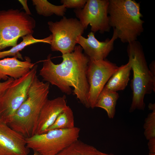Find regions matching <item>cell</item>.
I'll return each mask as SVG.
<instances>
[{
    "instance_id": "15",
    "label": "cell",
    "mask_w": 155,
    "mask_h": 155,
    "mask_svg": "<svg viewBox=\"0 0 155 155\" xmlns=\"http://www.w3.org/2000/svg\"><path fill=\"white\" fill-rule=\"evenodd\" d=\"M131 70V64L129 61L126 64L119 67L117 70L111 77L102 91L117 92L125 89L129 80Z\"/></svg>"
},
{
    "instance_id": "5",
    "label": "cell",
    "mask_w": 155,
    "mask_h": 155,
    "mask_svg": "<svg viewBox=\"0 0 155 155\" xmlns=\"http://www.w3.org/2000/svg\"><path fill=\"white\" fill-rule=\"evenodd\" d=\"M35 19L17 9L0 11V51L16 45L20 37L32 34L36 27Z\"/></svg>"
},
{
    "instance_id": "20",
    "label": "cell",
    "mask_w": 155,
    "mask_h": 155,
    "mask_svg": "<svg viewBox=\"0 0 155 155\" xmlns=\"http://www.w3.org/2000/svg\"><path fill=\"white\" fill-rule=\"evenodd\" d=\"M75 127L73 112L68 106L59 115L54 123L47 130L49 131L56 129H66Z\"/></svg>"
},
{
    "instance_id": "14",
    "label": "cell",
    "mask_w": 155,
    "mask_h": 155,
    "mask_svg": "<svg viewBox=\"0 0 155 155\" xmlns=\"http://www.w3.org/2000/svg\"><path fill=\"white\" fill-rule=\"evenodd\" d=\"M24 61L16 57L7 58L0 60V80H7L9 76L16 79L26 74L34 67L35 63L30 58L26 57Z\"/></svg>"
},
{
    "instance_id": "18",
    "label": "cell",
    "mask_w": 155,
    "mask_h": 155,
    "mask_svg": "<svg viewBox=\"0 0 155 155\" xmlns=\"http://www.w3.org/2000/svg\"><path fill=\"white\" fill-rule=\"evenodd\" d=\"M100 152L94 147L78 140L56 155H100Z\"/></svg>"
},
{
    "instance_id": "16",
    "label": "cell",
    "mask_w": 155,
    "mask_h": 155,
    "mask_svg": "<svg viewBox=\"0 0 155 155\" xmlns=\"http://www.w3.org/2000/svg\"><path fill=\"white\" fill-rule=\"evenodd\" d=\"M22 41L19 44L12 47L10 49L2 51H0V59L5 57L12 56L23 60L20 51L28 46L37 43H44L51 44L52 38L51 34L49 36L42 39L35 38L32 34H29L22 37Z\"/></svg>"
},
{
    "instance_id": "19",
    "label": "cell",
    "mask_w": 155,
    "mask_h": 155,
    "mask_svg": "<svg viewBox=\"0 0 155 155\" xmlns=\"http://www.w3.org/2000/svg\"><path fill=\"white\" fill-rule=\"evenodd\" d=\"M37 13L39 15L45 17L53 14L63 16L66 10L65 6L54 5L46 0H32Z\"/></svg>"
},
{
    "instance_id": "4",
    "label": "cell",
    "mask_w": 155,
    "mask_h": 155,
    "mask_svg": "<svg viewBox=\"0 0 155 155\" xmlns=\"http://www.w3.org/2000/svg\"><path fill=\"white\" fill-rule=\"evenodd\" d=\"M128 44L127 52L133 73L131 83L133 96L129 109L131 113L137 109H144L145 96L155 91V75L148 66L140 43L137 40Z\"/></svg>"
},
{
    "instance_id": "1",
    "label": "cell",
    "mask_w": 155,
    "mask_h": 155,
    "mask_svg": "<svg viewBox=\"0 0 155 155\" xmlns=\"http://www.w3.org/2000/svg\"><path fill=\"white\" fill-rule=\"evenodd\" d=\"M83 50L80 45L76 46L72 52L62 55V61L57 64L52 61L49 54L44 61L39 74L44 81L67 94H71V87L73 88L77 98L86 107L90 108L87 74L90 59Z\"/></svg>"
},
{
    "instance_id": "6",
    "label": "cell",
    "mask_w": 155,
    "mask_h": 155,
    "mask_svg": "<svg viewBox=\"0 0 155 155\" xmlns=\"http://www.w3.org/2000/svg\"><path fill=\"white\" fill-rule=\"evenodd\" d=\"M80 129H56L26 138L27 147L42 155H56L78 140Z\"/></svg>"
},
{
    "instance_id": "27",
    "label": "cell",
    "mask_w": 155,
    "mask_h": 155,
    "mask_svg": "<svg viewBox=\"0 0 155 155\" xmlns=\"http://www.w3.org/2000/svg\"><path fill=\"white\" fill-rule=\"evenodd\" d=\"M33 155H42L36 152H34Z\"/></svg>"
},
{
    "instance_id": "17",
    "label": "cell",
    "mask_w": 155,
    "mask_h": 155,
    "mask_svg": "<svg viewBox=\"0 0 155 155\" xmlns=\"http://www.w3.org/2000/svg\"><path fill=\"white\" fill-rule=\"evenodd\" d=\"M119 97L117 92L102 91L97 98L95 107L104 109L106 111L108 117L113 119L115 115L117 102Z\"/></svg>"
},
{
    "instance_id": "10",
    "label": "cell",
    "mask_w": 155,
    "mask_h": 155,
    "mask_svg": "<svg viewBox=\"0 0 155 155\" xmlns=\"http://www.w3.org/2000/svg\"><path fill=\"white\" fill-rule=\"evenodd\" d=\"M118 68L116 64L106 59H90L87 74L89 86L88 101L90 108H95L98 96Z\"/></svg>"
},
{
    "instance_id": "25",
    "label": "cell",
    "mask_w": 155,
    "mask_h": 155,
    "mask_svg": "<svg viewBox=\"0 0 155 155\" xmlns=\"http://www.w3.org/2000/svg\"><path fill=\"white\" fill-rule=\"evenodd\" d=\"M18 1L22 5L23 9L25 10V12L27 14L30 15L31 14V13L27 5V0H19Z\"/></svg>"
},
{
    "instance_id": "12",
    "label": "cell",
    "mask_w": 155,
    "mask_h": 155,
    "mask_svg": "<svg viewBox=\"0 0 155 155\" xmlns=\"http://www.w3.org/2000/svg\"><path fill=\"white\" fill-rule=\"evenodd\" d=\"M118 38L116 32L113 31L111 39L100 41L95 37L94 34L91 32L86 38L82 35L79 36L77 43L82 48L86 55L90 60H99L106 59L114 48L115 40Z\"/></svg>"
},
{
    "instance_id": "2",
    "label": "cell",
    "mask_w": 155,
    "mask_h": 155,
    "mask_svg": "<svg viewBox=\"0 0 155 155\" xmlns=\"http://www.w3.org/2000/svg\"><path fill=\"white\" fill-rule=\"evenodd\" d=\"M50 84L40 81L36 75L29 88L27 97L8 125L26 138L35 134L40 111L48 97Z\"/></svg>"
},
{
    "instance_id": "3",
    "label": "cell",
    "mask_w": 155,
    "mask_h": 155,
    "mask_svg": "<svg viewBox=\"0 0 155 155\" xmlns=\"http://www.w3.org/2000/svg\"><path fill=\"white\" fill-rule=\"evenodd\" d=\"M110 27L123 43L137 40L144 31V21L140 3L134 0H109Z\"/></svg>"
},
{
    "instance_id": "8",
    "label": "cell",
    "mask_w": 155,
    "mask_h": 155,
    "mask_svg": "<svg viewBox=\"0 0 155 155\" xmlns=\"http://www.w3.org/2000/svg\"><path fill=\"white\" fill-rule=\"evenodd\" d=\"M48 24L52 33L51 50L59 51L62 55L73 51L78 37L82 35L85 30L76 18H67L65 16L59 21H49Z\"/></svg>"
},
{
    "instance_id": "24",
    "label": "cell",
    "mask_w": 155,
    "mask_h": 155,
    "mask_svg": "<svg viewBox=\"0 0 155 155\" xmlns=\"http://www.w3.org/2000/svg\"><path fill=\"white\" fill-rule=\"evenodd\" d=\"M148 145L149 153H155V137L148 140Z\"/></svg>"
},
{
    "instance_id": "9",
    "label": "cell",
    "mask_w": 155,
    "mask_h": 155,
    "mask_svg": "<svg viewBox=\"0 0 155 155\" xmlns=\"http://www.w3.org/2000/svg\"><path fill=\"white\" fill-rule=\"evenodd\" d=\"M109 0H87L82 9L74 10L84 29L90 25L91 32L101 34L110 31L108 9Z\"/></svg>"
},
{
    "instance_id": "28",
    "label": "cell",
    "mask_w": 155,
    "mask_h": 155,
    "mask_svg": "<svg viewBox=\"0 0 155 155\" xmlns=\"http://www.w3.org/2000/svg\"><path fill=\"white\" fill-rule=\"evenodd\" d=\"M148 155H155V153H149Z\"/></svg>"
},
{
    "instance_id": "21",
    "label": "cell",
    "mask_w": 155,
    "mask_h": 155,
    "mask_svg": "<svg viewBox=\"0 0 155 155\" xmlns=\"http://www.w3.org/2000/svg\"><path fill=\"white\" fill-rule=\"evenodd\" d=\"M149 109L152 112L149 113L145 119L143 125L144 134L146 139L148 140L155 137V104L150 103Z\"/></svg>"
},
{
    "instance_id": "23",
    "label": "cell",
    "mask_w": 155,
    "mask_h": 155,
    "mask_svg": "<svg viewBox=\"0 0 155 155\" xmlns=\"http://www.w3.org/2000/svg\"><path fill=\"white\" fill-rule=\"evenodd\" d=\"M14 80L12 78L9 77L7 80L3 82H0V96L3 94L10 86Z\"/></svg>"
},
{
    "instance_id": "11",
    "label": "cell",
    "mask_w": 155,
    "mask_h": 155,
    "mask_svg": "<svg viewBox=\"0 0 155 155\" xmlns=\"http://www.w3.org/2000/svg\"><path fill=\"white\" fill-rule=\"evenodd\" d=\"M30 152L25 137L0 123V155H28Z\"/></svg>"
},
{
    "instance_id": "13",
    "label": "cell",
    "mask_w": 155,
    "mask_h": 155,
    "mask_svg": "<svg viewBox=\"0 0 155 155\" xmlns=\"http://www.w3.org/2000/svg\"><path fill=\"white\" fill-rule=\"evenodd\" d=\"M67 106L65 95L53 99H47L40 111L35 135L46 132L48 129Z\"/></svg>"
},
{
    "instance_id": "22",
    "label": "cell",
    "mask_w": 155,
    "mask_h": 155,
    "mask_svg": "<svg viewBox=\"0 0 155 155\" xmlns=\"http://www.w3.org/2000/svg\"><path fill=\"white\" fill-rule=\"evenodd\" d=\"M86 0H61V2L66 8L82 9L84 7Z\"/></svg>"
},
{
    "instance_id": "7",
    "label": "cell",
    "mask_w": 155,
    "mask_h": 155,
    "mask_svg": "<svg viewBox=\"0 0 155 155\" xmlns=\"http://www.w3.org/2000/svg\"><path fill=\"white\" fill-rule=\"evenodd\" d=\"M35 65L24 75L14 80L0 96V123L8 125L17 111L26 99L29 88L36 75Z\"/></svg>"
},
{
    "instance_id": "26",
    "label": "cell",
    "mask_w": 155,
    "mask_h": 155,
    "mask_svg": "<svg viewBox=\"0 0 155 155\" xmlns=\"http://www.w3.org/2000/svg\"><path fill=\"white\" fill-rule=\"evenodd\" d=\"M100 155H114L113 154H112V153L107 154V153L102 152L100 151Z\"/></svg>"
}]
</instances>
